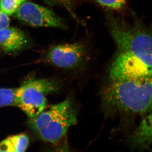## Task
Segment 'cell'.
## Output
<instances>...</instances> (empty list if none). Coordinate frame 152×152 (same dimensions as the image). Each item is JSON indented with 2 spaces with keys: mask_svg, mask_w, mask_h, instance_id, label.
Masks as SVG:
<instances>
[{
  "mask_svg": "<svg viewBox=\"0 0 152 152\" xmlns=\"http://www.w3.org/2000/svg\"><path fill=\"white\" fill-rule=\"evenodd\" d=\"M19 20L30 26L65 29L64 20L49 9L26 1L19 7L15 14Z\"/></svg>",
  "mask_w": 152,
  "mask_h": 152,
  "instance_id": "6",
  "label": "cell"
},
{
  "mask_svg": "<svg viewBox=\"0 0 152 152\" xmlns=\"http://www.w3.org/2000/svg\"><path fill=\"white\" fill-rule=\"evenodd\" d=\"M20 2L21 4L27 1L28 0H18Z\"/></svg>",
  "mask_w": 152,
  "mask_h": 152,
  "instance_id": "15",
  "label": "cell"
},
{
  "mask_svg": "<svg viewBox=\"0 0 152 152\" xmlns=\"http://www.w3.org/2000/svg\"><path fill=\"white\" fill-rule=\"evenodd\" d=\"M45 1L50 5L59 6L64 8L74 15L72 12L74 0H45Z\"/></svg>",
  "mask_w": 152,
  "mask_h": 152,
  "instance_id": "13",
  "label": "cell"
},
{
  "mask_svg": "<svg viewBox=\"0 0 152 152\" xmlns=\"http://www.w3.org/2000/svg\"><path fill=\"white\" fill-rule=\"evenodd\" d=\"M29 139L25 134L11 136L0 143V152H24L29 145Z\"/></svg>",
  "mask_w": 152,
  "mask_h": 152,
  "instance_id": "9",
  "label": "cell"
},
{
  "mask_svg": "<svg viewBox=\"0 0 152 152\" xmlns=\"http://www.w3.org/2000/svg\"><path fill=\"white\" fill-rule=\"evenodd\" d=\"M28 38L18 28L8 27L0 31V48L6 53L21 50L27 46Z\"/></svg>",
  "mask_w": 152,
  "mask_h": 152,
  "instance_id": "7",
  "label": "cell"
},
{
  "mask_svg": "<svg viewBox=\"0 0 152 152\" xmlns=\"http://www.w3.org/2000/svg\"><path fill=\"white\" fill-rule=\"evenodd\" d=\"M103 103L109 111L143 114L152 110V77L111 80Z\"/></svg>",
  "mask_w": 152,
  "mask_h": 152,
  "instance_id": "2",
  "label": "cell"
},
{
  "mask_svg": "<svg viewBox=\"0 0 152 152\" xmlns=\"http://www.w3.org/2000/svg\"><path fill=\"white\" fill-rule=\"evenodd\" d=\"M101 6L112 10H119L123 8L126 4V0H95Z\"/></svg>",
  "mask_w": 152,
  "mask_h": 152,
  "instance_id": "12",
  "label": "cell"
},
{
  "mask_svg": "<svg viewBox=\"0 0 152 152\" xmlns=\"http://www.w3.org/2000/svg\"><path fill=\"white\" fill-rule=\"evenodd\" d=\"M21 4L18 0H0V10L8 16L12 15Z\"/></svg>",
  "mask_w": 152,
  "mask_h": 152,
  "instance_id": "11",
  "label": "cell"
},
{
  "mask_svg": "<svg viewBox=\"0 0 152 152\" xmlns=\"http://www.w3.org/2000/svg\"><path fill=\"white\" fill-rule=\"evenodd\" d=\"M18 88H0V107H16V96Z\"/></svg>",
  "mask_w": 152,
  "mask_h": 152,
  "instance_id": "10",
  "label": "cell"
},
{
  "mask_svg": "<svg viewBox=\"0 0 152 152\" xmlns=\"http://www.w3.org/2000/svg\"><path fill=\"white\" fill-rule=\"evenodd\" d=\"M77 123L75 109L68 99L29 118L28 122L39 138L55 145L65 137L69 128Z\"/></svg>",
  "mask_w": 152,
  "mask_h": 152,
  "instance_id": "3",
  "label": "cell"
},
{
  "mask_svg": "<svg viewBox=\"0 0 152 152\" xmlns=\"http://www.w3.org/2000/svg\"><path fill=\"white\" fill-rule=\"evenodd\" d=\"M87 58L86 48L81 43L57 45L49 48L42 61L57 67L74 69L84 63Z\"/></svg>",
  "mask_w": 152,
  "mask_h": 152,
  "instance_id": "5",
  "label": "cell"
},
{
  "mask_svg": "<svg viewBox=\"0 0 152 152\" xmlns=\"http://www.w3.org/2000/svg\"><path fill=\"white\" fill-rule=\"evenodd\" d=\"M60 88V84L52 79L30 80L18 88L16 107L29 118H34L45 110L47 95L58 91Z\"/></svg>",
  "mask_w": 152,
  "mask_h": 152,
  "instance_id": "4",
  "label": "cell"
},
{
  "mask_svg": "<svg viewBox=\"0 0 152 152\" xmlns=\"http://www.w3.org/2000/svg\"><path fill=\"white\" fill-rule=\"evenodd\" d=\"M129 140L135 147L145 148L152 143V113L142 120Z\"/></svg>",
  "mask_w": 152,
  "mask_h": 152,
  "instance_id": "8",
  "label": "cell"
},
{
  "mask_svg": "<svg viewBox=\"0 0 152 152\" xmlns=\"http://www.w3.org/2000/svg\"><path fill=\"white\" fill-rule=\"evenodd\" d=\"M10 23L8 16L0 10V31L9 27Z\"/></svg>",
  "mask_w": 152,
  "mask_h": 152,
  "instance_id": "14",
  "label": "cell"
},
{
  "mask_svg": "<svg viewBox=\"0 0 152 152\" xmlns=\"http://www.w3.org/2000/svg\"><path fill=\"white\" fill-rule=\"evenodd\" d=\"M118 50L109 71L111 80L152 77V32L111 19Z\"/></svg>",
  "mask_w": 152,
  "mask_h": 152,
  "instance_id": "1",
  "label": "cell"
}]
</instances>
